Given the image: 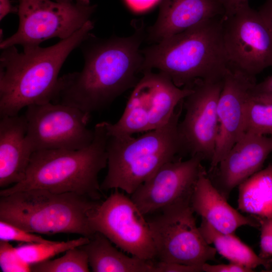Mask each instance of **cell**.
Wrapping results in <instances>:
<instances>
[{"label":"cell","mask_w":272,"mask_h":272,"mask_svg":"<svg viewBox=\"0 0 272 272\" xmlns=\"http://www.w3.org/2000/svg\"><path fill=\"white\" fill-rule=\"evenodd\" d=\"M79 247L87 253L93 272H155L152 261L125 255L98 232L94 233L88 243Z\"/></svg>","instance_id":"20"},{"label":"cell","mask_w":272,"mask_h":272,"mask_svg":"<svg viewBox=\"0 0 272 272\" xmlns=\"http://www.w3.org/2000/svg\"><path fill=\"white\" fill-rule=\"evenodd\" d=\"M223 36L230 68L255 77L272 66V32L249 4L223 17Z\"/></svg>","instance_id":"12"},{"label":"cell","mask_w":272,"mask_h":272,"mask_svg":"<svg viewBox=\"0 0 272 272\" xmlns=\"http://www.w3.org/2000/svg\"><path fill=\"white\" fill-rule=\"evenodd\" d=\"M255 77L229 67L218 103V132L215 152L211 161L212 171L244 133L245 104Z\"/></svg>","instance_id":"15"},{"label":"cell","mask_w":272,"mask_h":272,"mask_svg":"<svg viewBox=\"0 0 272 272\" xmlns=\"http://www.w3.org/2000/svg\"><path fill=\"white\" fill-rule=\"evenodd\" d=\"M223 79L198 80L191 86V93L183 100L185 109L179 122L178 131L184 153L199 155L210 161L218 132V103Z\"/></svg>","instance_id":"13"},{"label":"cell","mask_w":272,"mask_h":272,"mask_svg":"<svg viewBox=\"0 0 272 272\" xmlns=\"http://www.w3.org/2000/svg\"><path fill=\"white\" fill-rule=\"evenodd\" d=\"M143 23L127 37L99 40L92 34L80 46L84 65L80 72L59 77L52 103L76 107L90 114L107 107L143 75Z\"/></svg>","instance_id":"1"},{"label":"cell","mask_w":272,"mask_h":272,"mask_svg":"<svg viewBox=\"0 0 272 272\" xmlns=\"http://www.w3.org/2000/svg\"><path fill=\"white\" fill-rule=\"evenodd\" d=\"M144 216L130 197L114 189L93 212L89 224L94 233L103 234L124 251L153 261L156 249Z\"/></svg>","instance_id":"10"},{"label":"cell","mask_w":272,"mask_h":272,"mask_svg":"<svg viewBox=\"0 0 272 272\" xmlns=\"http://www.w3.org/2000/svg\"><path fill=\"white\" fill-rule=\"evenodd\" d=\"M101 201L72 192L30 189L1 196L0 220L33 233L91 238L95 233L89 218Z\"/></svg>","instance_id":"6"},{"label":"cell","mask_w":272,"mask_h":272,"mask_svg":"<svg viewBox=\"0 0 272 272\" xmlns=\"http://www.w3.org/2000/svg\"><path fill=\"white\" fill-rule=\"evenodd\" d=\"M1 118L0 187L5 188L24 179L34 151L26 136L24 115Z\"/></svg>","instance_id":"18"},{"label":"cell","mask_w":272,"mask_h":272,"mask_svg":"<svg viewBox=\"0 0 272 272\" xmlns=\"http://www.w3.org/2000/svg\"><path fill=\"white\" fill-rule=\"evenodd\" d=\"M224 14L221 0H161L159 16L149 28L148 38L158 43Z\"/></svg>","instance_id":"17"},{"label":"cell","mask_w":272,"mask_h":272,"mask_svg":"<svg viewBox=\"0 0 272 272\" xmlns=\"http://www.w3.org/2000/svg\"><path fill=\"white\" fill-rule=\"evenodd\" d=\"M17 12V9L13 7L10 0H0V20L10 13Z\"/></svg>","instance_id":"35"},{"label":"cell","mask_w":272,"mask_h":272,"mask_svg":"<svg viewBox=\"0 0 272 272\" xmlns=\"http://www.w3.org/2000/svg\"><path fill=\"white\" fill-rule=\"evenodd\" d=\"M203 271L206 272H251L253 270L239 264L230 262L228 264L212 265L205 263L202 265Z\"/></svg>","instance_id":"30"},{"label":"cell","mask_w":272,"mask_h":272,"mask_svg":"<svg viewBox=\"0 0 272 272\" xmlns=\"http://www.w3.org/2000/svg\"><path fill=\"white\" fill-rule=\"evenodd\" d=\"M94 26L90 20L70 37L47 47L38 46L22 52L16 46L2 49L1 117L18 115L25 107L52 102L63 64L90 36Z\"/></svg>","instance_id":"2"},{"label":"cell","mask_w":272,"mask_h":272,"mask_svg":"<svg viewBox=\"0 0 272 272\" xmlns=\"http://www.w3.org/2000/svg\"><path fill=\"white\" fill-rule=\"evenodd\" d=\"M90 238L82 236L67 241L29 243L16 248L21 258L31 265L49 259L58 254L88 243Z\"/></svg>","instance_id":"24"},{"label":"cell","mask_w":272,"mask_h":272,"mask_svg":"<svg viewBox=\"0 0 272 272\" xmlns=\"http://www.w3.org/2000/svg\"><path fill=\"white\" fill-rule=\"evenodd\" d=\"M253 96L272 98V75L259 83H256L249 91Z\"/></svg>","instance_id":"31"},{"label":"cell","mask_w":272,"mask_h":272,"mask_svg":"<svg viewBox=\"0 0 272 272\" xmlns=\"http://www.w3.org/2000/svg\"><path fill=\"white\" fill-rule=\"evenodd\" d=\"M155 272H200L202 265H187L158 261L154 263Z\"/></svg>","instance_id":"29"},{"label":"cell","mask_w":272,"mask_h":272,"mask_svg":"<svg viewBox=\"0 0 272 272\" xmlns=\"http://www.w3.org/2000/svg\"><path fill=\"white\" fill-rule=\"evenodd\" d=\"M258 221L261 229L259 256L268 258L272 256V218Z\"/></svg>","instance_id":"28"},{"label":"cell","mask_w":272,"mask_h":272,"mask_svg":"<svg viewBox=\"0 0 272 272\" xmlns=\"http://www.w3.org/2000/svg\"><path fill=\"white\" fill-rule=\"evenodd\" d=\"M203 158L198 155L185 161L180 159L162 166L130 195L142 214L159 212L167 208L190 203Z\"/></svg>","instance_id":"14"},{"label":"cell","mask_w":272,"mask_h":272,"mask_svg":"<svg viewBox=\"0 0 272 272\" xmlns=\"http://www.w3.org/2000/svg\"><path fill=\"white\" fill-rule=\"evenodd\" d=\"M115 123L105 121L109 137L131 135L157 129L171 118L178 104L190 94L191 87L176 86L165 74L144 72Z\"/></svg>","instance_id":"7"},{"label":"cell","mask_w":272,"mask_h":272,"mask_svg":"<svg viewBox=\"0 0 272 272\" xmlns=\"http://www.w3.org/2000/svg\"><path fill=\"white\" fill-rule=\"evenodd\" d=\"M198 228L206 242L213 244L217 251L230 262L252 270L259 266H270L271 260L269 258L257 255L234 233L220 232L202 219Z\"/></svg>","instance_id":"22"},{"label":"cell","mask_w":272,"mask_h":272,"mask_svg":"<svg viewBox=\"0 0 272 272\" xmlns=\"http://www.w3.org/2000/svg\"><path fill=\"white\" fill-rule=\"evenodd\" d=\"M0 265L4 272L30 271V265L21 258L8 241L0 240Z\"/></svg>","instance_id":"26"},{"label":"cell","mask_w":272,"mask_h":272,"mask_svg":"<svg viewBox=\"0 0 272 272\" xmlns=\"http://www.w3.org/2000/svg\"><path fill=\"white\" fill-rule=\"evenodd\" d=\"M90 114L76 107L48 102L27 107V138L34 151L76 150L89 146L94 131L87 127Z\"/></svg>","instance_id":"11"},{"label":"cell","mask_w":272,"mask_h":272,"mask_svg":"<svg viewBox=\"0 0 272 272\" xmlns=\"http://www.w3.org/2000/svg\"><path fill=\"white\" fill-rule=\"evenodd\" d=\"M223 17L204 22L142 51L143 73L156 69L177 87L223 78L229 67L223 36Z\"/></svg>","instance_id":"3"},{"label":"cell","mask_w":272,"mask_h":272,"mask_svg":"<svg viewBox=\"0 0 272 272\" xmlns=\"http://www.w3.org/2000/svg\"><path fill=\"white\" fill-rule=\"evenodd\" d=\"M148 220L158 261L202 265L217 252L197 227L190 203L172 206Z\"/></svg>","instance_id":"9"},{"label":"cell","mask_w":272,"mask_h":272,"mask_svg":"<svg viewBox=\"0 0 272 272\" xmlns=\"http://www.w3.org/2000/svg\"><path fill=\"white\" fill-rule=\"evenodd\" d=\"M94 131V139L86 148L34 152L24 179L1 189L0 196L39 188L57 193L72 192L100 200L98 175L107 166L109 135L105 121L96 124Z\"/></svg>","instance_id":"4"},{"label":"cell","mask_w":272,"mask_h":272,"mask_svg":"<svg viewBox=\"0 0 272 272\" xmlns=\"http://www.w3.org/2000/svg\"><path fill=\"white\" fill-rule=\"evenodd\" d=\"M160 0H125L127 5L135 12H142L147 11Z\"/></svg>","instance_id":"33"},{"label":"cell","mask_w":272,"mask_h":272,"mask_svg":"<svg viewBox=\"0 0 272 272\" xmlns=\"http://www.w3.org/2000/svg\"><path fill=\"white\" fill-rule=\"evenodd\" d=\"M271 152L272 137L245 132L210 172L215 173L213 184L228 199L235 187L261 170Z\"/></svg>","instance_id":"16"},{"label":"cell","mask_w":272,"mask_h":272,"mask_svg":"<svg viewBox=\"0 0 272 272\" xmlns=\"http://www.w3.org/2000/svg\"><path fill=\"white\" fill-rule=\"evenodd\" d=\"M227 199L214 185L203 167L191 197L190 206L194 213L215 229L225 233H234L243 226H260L256 218L242 215Z\"/></svg>","instance_id":"19"},{"label":"cell","mask_w":272,"mask_h":272,"mask_svg":"<svg viewBox=\"0 0 272 272\" xmlns=\"http://www.w3.org/2000/svg\"><path fill=\"white\" fill-rule=\"evenodd\" d=\"M89 266L87 253L79 247H76L67 250L58 258L31 264L30 271L88 272Z\"/></svg>","instance_id":"25"},{"label":"cell","mask_w":272,"mask_h":272,"mask_svg":"<svg viewBox=\"0 0 272 272\" xmlns=\"http://www.w3.org/2000/svg\"><path fill=\"white\" fill-rule=\"evenodd\" d=\"M182 105L164 125L134 138L109 137L106 151L108 171L101 190L121 189L129 194L165 163L183 153L178 131Z\"/></svg>","instance_id":"5"},{"label":"cell","mask_w":272,"mask_h":272,"mask_svg":"<svg viewBox=\"0 0 272 272\" xmlns=\"http://www.w3.org/2000/svg\"><path fill=\"white\" fill-rule=\"evenodd\" d=\"M225 11L224 18L228 17L244 6L248 5V0H221Z\"/></svg>","instance_id":"32"},{"label":"cell","mask_w":272,"mask_h":272,"mask_svg":"<svg viewBox=\"0 0 272 272\" xmlns=\"http://www.w3.org/2000/svg\"><path fill=\"white\" fill-rule=\"evenodd\" d=\"M244 133L272 135V98L249 93L244 107Z\"/></svg>","instance_id":"23"},{"label":"cell","mask_w":272,"mask_h":272,"mask_svg":"<svg viewBox=\"0 0 272 272\" xmlns=\"http://www.w3.org/2000/svg\"><path fill=\"white\" fill-rule=\"evenodd\" d=\"M0 240L28 243H51L54 241L28 232L15 225L0 220Z\"/></svg>","instance_id":"27"},{"label":"cell","mask_w":272,"mask_h":272,"mask_svg":"<svg viewBox=\"0 0 272 272\" xmlns=\"http://www.w3.org/2000/svg\"><path fill=\"white\" fill-rule=\"evenodd\" d=\"M258 11L272 32V0H266Z\"/></svg>","instance_id":"34"},{"label":"cell","mask_w":272,"mask_h":272,"mask_svg":"<svg viewBox=\"0 0 272 272\" xmlns=\"http://www.w3.org/2000/svg\"><path fill=\"white\" fill-rule=\"evenodd\" d=\"M56 2L61 3H71L75 2L89 3V0H55Z\"/></svg>","instance_id":"36"},{"label":"cell","mask_w":272,"mask_h":272,"mask_svg":"<svg viewBox=\"0 0 272 272\" xmlns=\"http://www.w3.org/2000/svg\"><path fill=\"white\" fill-rule=\"evenodd\" d=\"M238 209L258 220L272 218V164L239 186Z\"/></svg>","instance_id":"21"},{"label":"cell","mask_w":272,"mask_h":272,"mask_svg":"<svg viewBox=\"0 0 272 272\" xmlns=\"http://www.w3.org/2000/svg\"><path fill=\"white\" fill-rule=\"evenodd\" d=\"M18 28L1 41V49L16 45L25 49L53 38L66 39L90 20L96 7L90 2L61 3L50 0H18Z\"/></svg>","instance_id":"8"}]
</instances>
